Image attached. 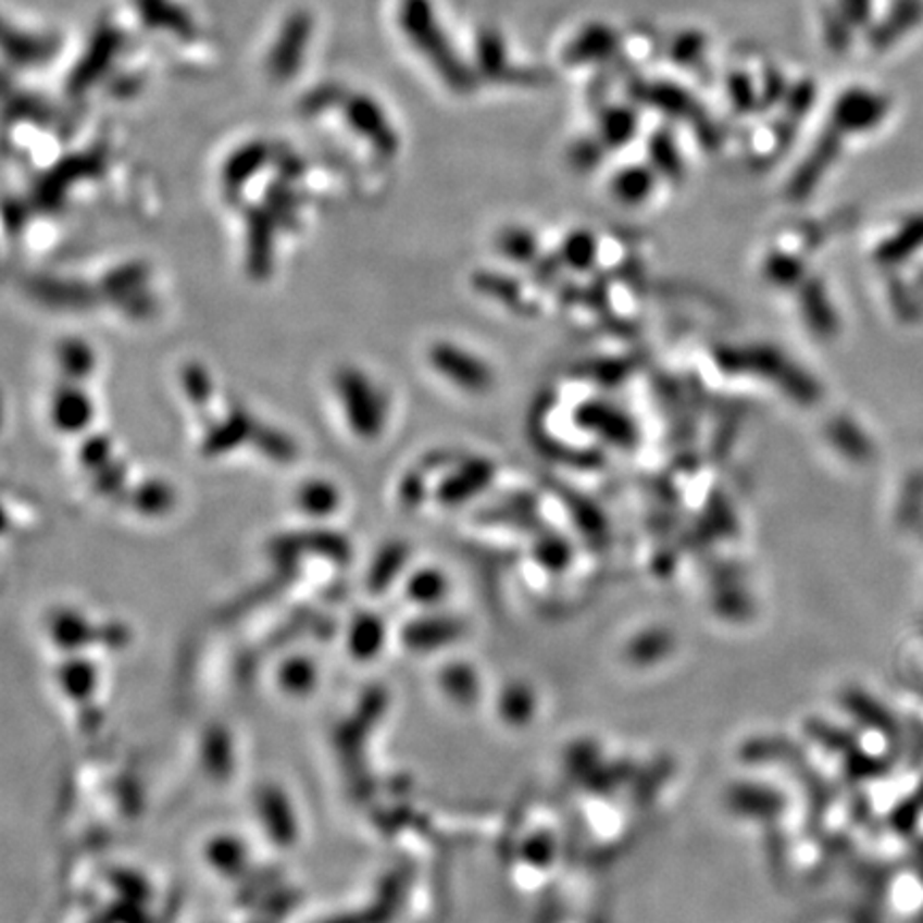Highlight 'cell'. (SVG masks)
<instances>
[{"instance_id":"obj_2","label":"cell","mask_w":923,"mask_h":923,"mask_svg":"<svg viewBox=\"0 0 923 923\" xmlns=\"http://www.w3.org/2000/svg\"><path fill=\"white\" fill-rule=\"evenodd\" d=\"M52 426L62 434H79L88 431L95 420V402L75 381H62L52 394L50 404Z\"/></svg>"},{"instance_id":"obj_8","label":"cell","mask_w":923,"mask_h":923,"mask_svg":"<svg viewBox=\"0 0 923 923\" xmlns=\"http://www.w3.org/2000/svg\"><path fill=\"white\" fill-rule=\"evenodd\" d=\"M79 464L88 469L90 473H99L103 466H108L114 458V445L112 438L105 434H92L88 436L79 447Z\"/></svg>"},{"instance_id":"obj_7","label":"cell","mask_w":923,"mask_h":923,"mask_svg":"<svg viewBox=\"0 0 923 923\" xmlns=\"http://www.w3.org/2000/svg\"><path fill=\"white\" fill-rule=\"evenodd\" d=\"M180 383H183L185 396L192 402V407L201 409L203 404H208L212 400L214 385H212L208 370L203 369L201 364H186L183 376H180Z\"/></svg>"},{"instance_id":"obj_1","label":"cell","mask_w":923,"mask_h":923,"mask_svg":"<svg viewBox=\"0 0 923 923\" xmlns=\"http://www.w3.org/2000/svg\"><path fill=\"white\" fill-rule=\"evenodd\" d=\"M336 394L345 407V417L353 434L364 440L376 438L387 420L385 398L364 370L340 369L334 378Z\"/></svg>"},{"instance_id":"obj_5","label":"cell","mask_w":923,"mask_h":923,"mask_svg":"<svg viewBox=\"0 0 923 923\" xmlns=\"http://www.w3.org/2000/svg\"><path fill=\"white\" fill-rule=\"evenodd\" d=\"M146 278H148V270H146V265L144 263H137V261H130V263H124V265H119L105 280H103V287L108 289V294H112V296H116V298H121V296H126V294H130V296H137V294H141V289H144V285H146Z\"/></svg>"},{"instance_id":"obj_10","label":"cell","mask_w":923,"mask_h":923,"mask_svg":"<svg viewBox=\"0 0 923 923\" xmlns=\"http://www.w3.org/2000/svg\"><path fill=\"white\" fill-rule=\"evenodd\" d=\"M172 498H174L172 486H167L165 482H159V479L141 484L139 488L133 490V496H130L135 507L144 509V511L167 509L172 504Z\"/></svg>"},{"instance_id":"obj_9","label":"cell","mask_w":923,"mask_h":923,"mask_svg":"<svg viewBox=\"0 0 923 923\" xmlns=\"http://www.w3.org/2000/svg\"><path fill=\"white\" fill-rule=\"evenodd\" d=\"M252 440H257V447L272 460L289 462L296 456V445L283 432L270 431L267 426H257Z\"/></svg>"},{"instance_id":"obj_4","label":"cell","mask_w":923,"mask_h":923,"mask_svg":"<svg viewBox=\"0 0 923 923\" xmlns=\"http://www.w3.org/2000/svg\"><path fill=\"white\" fill-rule=\"evenodd\" d=\"M57 362L62 372V378L82 383L97 369L95 349L82 338H64L57 347Z\"/></svg>"},{"instance_id":"obj_11","label":"cell","mask_w":923,"mask_h":923,"mask_svg":"<svg viewBox=\"0 0 923 923\" xmlns=\"http://www.w3.org/2000/svg\"><path fill=\"white\" fill-rule=\"evenodd\" d=\"M95 482H97V490L105 496H114V494L124 490L126 484V471L123 464L112 460L108 466H103L99 473H95Z\"/></svg>"},{"instance_id":"obj_3","label":"cell","mask_w":923,"mask_h":923,"mask_svg":"<svg viewBox=\"0 0 923 923\" xmlns=\"http://www.w3.org/2000/svg\"><path fill=\"white\" fill-rule=\"evenodd\" d=\"M257 431V422L248 415L245 409H232L227 417H221L210 424V428L203 436L201 451L208 458H216L223 453L234 451L242 442L252 440V434Z\"/></svg>"},{"instance_id":"obj_6","label":"cell","mask_w":923,"mask_h":923,"mask_svg":"<svg viewBox=\"0 0 923 923\" xmlns=\"http://www.w3.org/2000/svg\"><path fill=\"white\" fill-rule=\"evenodd\" d=\"M338 490L334 484L325 479H310L304 482L298 490L300 504L310 513H327L338 504Z\"/></svg>"}]
</instances>
